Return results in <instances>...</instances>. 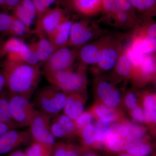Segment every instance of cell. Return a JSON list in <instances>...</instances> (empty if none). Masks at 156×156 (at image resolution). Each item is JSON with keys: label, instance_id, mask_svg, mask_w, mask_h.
<instances>
[{"label": "cell", "instance_id": "8fae6325", "mask_svg": "<svg viewBox=\"0 0 156 156\" xmlns=\"http://www.w3.org/2000/svg\"><path fill=\"white\" fill-rule=\"evenodd\" d=\"M32 139L29 130L10 129L0 136V156L9 153L15 148Z\"/></svg>", "mask_w": 156, "mask_h": 156}, {"label": "cell", "instance_id": "d590c367", "mask_svg": "<svg viewBox=\"0 0 156 156\" xmlns=\"http://www.w3.org/2000/svg\"><path fill=\"white\" fill-rule=\"evenodd\" d=\"M82 137L84 142L87 145H91L96 141L95 128L92 125H89L83 130Z\"/></svg>", "mask_w": 156, "mask_h": 156}, {"label": "cell", "instance_id": "7402d4cb", "mask_svg": "<svg viewBox=\"0 0 156 156\" xmlns=\"http://www.w3.org/2000/svg\"><path fill=\"white\" fill-rule=\"evenodd\" d=\"M0 123L8 124L14 128H19L12 119L8 96L3 93L0 95Z\"/></svg>", "mask_w": 156, "mask_h": 156}, {"label": "cell", "instance_id": "4fadbf2b", "mask_svg": "<svg viewBox=\"0 0 156 156\" xmlns=\"http://www.w3.org/2000/svg\"><path fill=\"white\" fill-rule=\"evenodd\" d=\"M104 18L112 26L122 29L136 28L140 22L135 12L119 11L104 16Z\"/></svg>", "mask_w": 156, "mask_h": 156}, {"label": "cell", "instance_id": "8d00e7d4", "mask_svg": "<svg viewBox=\"0 0 156 156\" xmlns=\"http://www.w3.org/2000/svg\"><path fill=\"white\" fill-rule=\"evenodd\" d=\"M128 129L131 133L132 139L134 140H140L144 136L145 131L143 128L134 124L129 123L128 125Z\"/></svg>", "mask_w": 156, "mask_h": 156}, {"label": "cell", "instance_id": "5bb4252c", "mask_svg": "<svg viewBox=\"0 0 156 156\" xmlns=\"http://www.w3.org/2000/svg\"><path fill=\"white\" fill-rule=\"evenodd\" d=\"M72 23L67 18L47 36L54 50L67 46Z\"/></svg>", "mask_w": 156, "mask_h": 156}, {"label": "cell", "instance_id": "e575fe53", "mask_svg": "<svg viewBox=\"0 0 156 156\" xmlns=\"http://www.w3.org/2000/svg\"><path fill=\"white\" fill-rule=\"evenodd\" d=\"M53 151V156H79L78 153L72 148L61 144H56Z\"/></svg>", "mask_w": 156, "mask_h": 156}, {"label": "cell", "instance_id": "836d02e7", "mask_svg": "<svg viewBox=\"0 0 156 156\" xmlns=\"http://www.w3.org/2000/svg\"><path fill=\"white\" fill-rule=\"evenodd\" d=\"M96 115L101 118L107 119L110 122H113L116 119L117 115L111 108L106 105H99L95 110Z\"/></svg>", "mask_w": 156, "mask_h": 156}, {"label": "cell", "instance_id": "7dc6e473", "mask_svg": "<svg viewBox=\"0 0 156 156\" xmlns=\"http://www.w3.org/2000/svg\"><path fill=\"white\" fill-rule=\"evenodd\" d=\"M5 40L3 37L0 36V58L4 56L3 53V45L5 42Z\"/></svg>", "mask_w": 156, "mask_h": 156}, {"label": "cell", "instance_id": "2e32d148", "mask_svg": "<svg viewBox=\"0 0 156 156\" xmlns=\"http://www.w3.org/2000/svg\"><path fill=\"white\" fill-rule=\"evenodd\" d=\"M97 92L107 106L112 108L119 103V92L109 82L104 81L99 83L97 86Z\"/></svg>", "mask_w": 156, "mask_h": 156}, {"label": "cell", "instance_id": "44dd1931", "mask_svg": "<svg viewBox=\"0 0 156 156\" xmlns=\"http://www.w3.org/2000/svg\"><path fill=\"white\" fill-rule=\"evenodd\" d=\"M135 10L145 17H152L156 14V0H128Z\"/></svg>", "mask_w": 156, "mask_h": 156}, {"label": "cell", "instance_id": "4316f807", "mask_svg": "<svg viewBox=\"0 0 156 156\" xmlns=\"http://www.w3.org/2000/svg\"><path fill=\"white\" fill-rule=\"evenodd\" d=\"M144 118L147 122H156V100L153 95H148L144 102Z\"/></svg>", "mask_w": 156, "mask_h": 156}, {"label": "cell", "instance_id": "f907efd6", "mask_svg": "<svg viewBox=\"0 0 156 156\" xmlns=\"http://www.w3.org/2000/svg\"><path fill=\"white\" fill-rule=\"evenodd\" d=\"M84 156H97L95 154L92 153H88L86 154Z\"/></svg>", "mask_w": 156, "mask_h": 156}, {"label": "cell", "instance_id": "d4e9b609", "mask_svg": "<svg viewBox=\"0 0 156 156\" xmlns=\"http://www.w3.org/2000/svg\"><path fill=\"white\" fill-rule=\"evenodd\" d=\"M30 29L13 15L12 23L9 36L21 39L25 37L30 33Z\"/></svg>", "mask_w": 156, "mask_h": 156}, {"label": "cell", "instance_id": "c3c4849f", "mask_svg": "<svg viewBox=\"0 0 156 156\" xmlns=\"http://www.w3.org/2000/svg\"><path fill=\"white\" fill-rule=\"evenodd\" d=\"M58 4L64 6H68L69 0H57Z\"/></svg>", "mask_w": 156, "mask_h": 156}, {"label": "cell", "instance_id": "f35d334b", "mask_svg": "<svg viewBox=\"0 0 156 156\" xmlns=\"http://www.w3.org/2000/svg\"><path fill=\"white\" fill-rule=\"evenodd\" d=\"M20 4L26 11L28 12L31 17L35 19L37 17V12L35 7L32 0H21Z\"/></svg>", "mask_w": 156, "mask_h": 156}, {"label": "cell", "instance_id": "5b68a950", "mask_svg": "<svg viewBox=\"0 0 156 156\" xmlns=\"http://www.w3.org/2000/svg\"><path fill=\"white\" fill-rule=\"evenodd\" d=\"M8 96L12 119L19 128L29 127L36 112L33 102L21 95L10 94Z\"/></svg>", "mask_w": 156, "mask_h": 156}, {"label": "cell", "instance_id": "277c9868", "mask_svg": "<svg viewBox=\"0 0 156 156\" xmlns=\"http://www.w3.org/2000/svg\"><path fill=\"white\" fill-rule=\"evenodd\" d=\"M102 31L99 26L89 20L73 22L67 46L78 48L99 37Z\"/></svg>", "mask_w": 156, "mask_h": 156}, {"label": "cell", "instance_id": "7a4b0ae2", "mask_svg": "<svg viewBox=\"0 0 156 156\" xmlns=\"http://www.w3.org/2000/svg\"><path fill=\"white\" fill-rule=\"evenodd\" d=\"M34 93L33 103L35 108L51 118L64 108L66 95L53 85L41 87Z\"/></svg>", "mask_w": 156, "mask_h": 156}, {"label": "cell", "instance_id": "9a60e30c", "mask_svg": "<svg viewBox=\"0 0 156 156\" xmlns=\"http://www.w3.org/2000/svg\"><path fill=\"white\" fill-rule=\"evenodd\" d=\"M103 0H69L68 5L79 14L91 17L101 13Z\"/></svg>", "mask_w": 156, "mask_h": 156}, {"label": "cell", "instance_id": "d6a6232c", "mask_svg": "<svg viewBox=\"0 0 156 156\" xmlns=\"http://www.w3.org/2000/svg\"><path fill=\"white\" fill-rule=\"evenodd\" d=\"M92 122V117L91 114L88 112H84L81 114L75 121L76 131H81L87 127L91 125Z\"/></svg>", "mask_w": 156, "mask_h": 156}, {"label": "cell", "instance_id": "603a6c76", "mask_svg": "<svg viewBox=\"0 0 156 156\" xmlns=\"http://www.w3.org/2000/svg\"><path fill=\"white\" fill-rule=\"evenodd\" d=\"M115 67L116 72L122 76L130 75L133 71V66L126 53V48L118 58Z\"/></svg>", "mask_w": 156, "mask_h": 156}, {"label": "cell", "instance_id": "9c48e42d", "mask_svg": "<svg viewBox=\"0 0 156 156\" xmlns=\"http://www.w3.org/2000/svg\"><path fill=\"white\" fill-rule=\"evenodd\" d=\"M124 48L122 40L107 36L100 60L97 64L101 69L109 70L114 67Z\"/></svg>", "mask_w": 156, "mask_h": 156}, {"label": "cell", "instance_id": "e0dca14e", "mask_svg": "<svg viewBox=\"0 0 156 156\" xmlns=\"http://www.w3.org/2000/svg\"><path fill=\"white\" fill-rule=\"evenodd\" d=\"M70 94L66 96V101L63 110L64 114L74 121L83 113L84 105L81 96L77 92Z\"/></svg>", "mask_w": 156, "mask_h": 156}, {"label": "cell", "instance_id": "ee69618b", "mask_svg": "<svg viewBox=\"0 0 156 156\" xmlns=\"http://www.w3.org/2000/svg\"><path fill=\"white\" fill-rule=\"evenodd\" d=\"M6 88V82L5 75L2 68L0 69V95L4 92Z\"/></svg>", "mask_w": 156, "mask_h": 156}, {"label": "cell", "instance_id": "d6986e66", "mask_svg": "<svg viewBox=\"0 0 156 156\" xmlns=\"http://www.w3.org/2000/svg\"><path fill=\"white\" fill-rule=\"evenodd\" d=\"M135 11L128 0H103L101 13L105 16L119 11Z\"/></svg>", "mask_w": 156, "mask_h": 156}, {"label": "cell", "instance_id": "ba28073f", "mask_svg": "<svg viewBox=\"0 0 156 156\" xmlns=\"http://www.w3.org/2000/svg\"><path fill=\"white\" fill-rule=\"evenodd\" d=\"M105 140L109 148L116 152L127 150L133 142L129 129L120 124L109 127Z\"/></svg>", "mask_w": 156, "mask_h": 156}, {"label": "cell", "instance_id": "7bdbcfd3", "mask_svg": "<svg viewBox=\"0 0 156 156\" xmlns=\"http://www.w3.org/2000/svg\"><path fill=\"white\" fill-rule=\"evenodd\" d=\"M41 5L47 9H50V7L54 3H58L57 0H32Z\"/></svg>", "mask_w": 156, "mask_h": 156}, {"label": "cell", "instance_id": "74e56055", "mask_svg": "<svg viewBox=\"0 0 156 156\" xmlns=\"http://www.w3.org/2000/svg\"><path fill=\"white\" fill-rule=\"evenodd\" d=\"M50 131L53 136L55 137L60 138L68 136L67 134L62 130L58 123L54 120H53V122H51Z\"/></svg>", "mask_w": 156, "mask_h": 156}, {"label": "cell", "instance_id": "6da1fadb", "mask_svg": "<svg viewBox=\"0 0 156 156\" xmlns=\"http://www.w3.org/2000/svg\"><path fill=\"white\" fill-rule=\"evenodd\" d=\"M40 67L6 59L2 64V69L9 93L30 100L41 80L42 72Z\"/></svg>", "mask_w": 156, "mask_h": 156}, {"label": "cell", "instance_id": "816d5d0a", "mask_svg": "<svg viewBox=\"0 0 156 156\" xmlns=\"http://www.w3.org/2000/svg\"><path fill=\"white\" fill-rule=\"evenodd\" d=\"M120 156H134L133 155H132L131 154H121Z\"/></svg>", "mask_w": 156, "mask_h": 156}, {"label": "cell", "instance_id": "4dcf8cb0", "mask_svg": "<svg viewBox=\"0 0 156 156\" xmlns=\"http://www.w3.org/2000/svg\"><path fill=\"white\" fill-rule=\"evenodd\" d=\"M13 19V15L7 11H0V36H9Z\"/></svg>", "mask_w": 156, "mask_h": 156}, {"label": "cell", "instance_id": "52a82bcc", "mask_svg": "<svg viewBox=\"0 0 156 156\" xmlns=\"http://www.w3.org/2000/svg\"><path fill=\"white\" fill-rule=\"evenodd\" d=\"M51 118L50 116L36 110L28 130L34 141L53 146L55 144V137L50 131Z\"/></svg>", "mask_w": 156, "mask_h": 156}, {"label": "cell", "instance_id": "1f68e13d", "mask_svg": "<svg viewBox=\"0 0 156 156\" xmlns=\"http://www.w3.org/2000/svg\"><path fill=\"white\" fill-rule=\"evenodd\" d=\"M12 11L14 13L13 15L14 17L23 23L29 28L30 29L34 19L31 17L28 12L21 5L20 3Z\"/></svg>", "mask_w": 156, "mask_h": 156}, {"label": "cell", "instance_id": "f1b7e54d", "mask_svg": "<svg viewBox=\"0 0 156 156\" xmlns=\"http://www.w3.org/2000/svg\"><path fill=\"white\" fill-rule=\"evenodd\" d=\"M110 122L108 119L105 118H101L98 121L95 127L96 141L101 143L105 141Z\"/></svg>", "mask_w": 156, "mask_h": 156}, {"label": "cell", "instance_id": "bcb514c9", "mask_svg": "<svg viewBox=\"0 0 156 156\" xmlns=\"http://www.w3.org/2000/svg\"><path fill=\"white\" fill-rule=\"evenodd\" d=\"M8 156H27L25 152L21 151H16L12 152Z\"/></svg>", "mask_w": 156, "mask_h": 156}, {"label": "cell", "instance_id": "b9f144b4", "mask_svg": "<svg viewBox=\"0 0 156 156\" xmlns=\"http://www.w3.org/2000/svg\"><path fill=\"white\" fill-rule=\"evenodd\" d=\"M126 103L128 108L133 109L136 107L137 102L136 98L133 93H130L127 95L126 98Z\"/></svg>", "mask_w": 156, "mask_h": 156}, {"label": "cell", "instance_id": "484cf974", "mask_svg": "<svg viewBox=\"0 0 156 156\" xmlns=\"http://www.w3.org/2000/svg\"><path fill=\"white\" fill-rule=\"evenodd\" d=\"M137 71L145 76L154 75L156 71L155 53L145 55L142 64Z\"/></svg>", "mask_w": 156, "mask_h": 156}, {"label": "cell", "instance_id": "60d3db41", "mask_svg": "<svg viewBox=\"0 0 156 156\" xmlns=\"http://www.w3.org/2000/svg\"><path fill=\"white\" fill-rule=\"evenodd\" d=\"M21 0H6L1 9L7 11L13 10L20 3Z\"/></svg>", "mask_w": 156, "mask_h": 156}, {"label": "cell", "instance_id": "8992f818", "mask_svg": "<svg viewBox=\"0 0 156 156\" xmlns=\"http://www.w3.org/2000/svg\"><path fill=\"white\" fill-rule=\"evenodd\" d=\"M77 57V48L64 47L54 50L43 65L42 73L72 69Z\"/></svg>", "mask_w": 156, "mask_h": 156}, {"label": "cell", "instance_id": "cb8c5ba5", "mask_svg": "<svg viewBox=\"0 0 156 156\" xmlns=\"http://www.w3.org/2000/svg\"><path fill=\"white\" fill-rule=\"evenodd\" d=\"M53 146L34 141L26 151L25 153L27 156H51Z\"/></svg>", "mask_w": 156, "mask_h": 156}, {"label": "cell", "instance_id": "7c38bea8", "mask_svg": "<svg viewBox=\"0 0 156 156\" xmlns=\"http://www.w3.org/2000/svg\"><path fill=\"white\" fill-rule=\"evenodd\" d=\"M107 36L101 37L77 49V57L83 65H97L100 61Z\"/></svg>", "mask_w": 156, "mask_h": 156}, {"label": "cell", "instance_id": "f546056e", "mask_svg": "<svg viewBox=\"0 0 156 156\" xmlns=\"http://www.w3.org/2000/svg\"><path fill=\"white\" fill-rule=\"evenodd\" d=\"M54 120L58 123L62 130L68 135L73 134L76 132L74 121L66 115L64 114L56 116Z\"/></svg>", "mask_w": 156, "mask_h": 156}, {"label": "cell", "instance_id": "f6af8a7d", "mask_svg": "<svg viewBox=\"0 0 156 156\" xmlns=\"http://www.w3.org/2000/svg\"><path fill=\"white\" fill-rule=\"evenodd\" d=\"M13 128H14L8 124L0 123V136L6 131H9L10 129H13Z\"/></svg>", "mask_w": 156, "mask_h": 156}, {"label": "cell", "instance_id": "ac0fdd59", "mask_svg": "<svg viewBox=\"0 0 156 156\" xmlns=\"http://www.w3.org/2000/svg\"><path fill=\"white\" fill-rule=\"evenodd\" d=\"M28 46L30 49L36 53L42 66L54 51L48 37L45 36L40 37L38 41Z\"/></svg>", "mask_w": 156, "mask_h": 156}, {"label": "cell", "instance_id": "681fc988", "mask_svg": "<svg viewBox=\"0 0 156 156\" xmlns=\"http://www.w3.org/2000/svg\"><path fill=\"white\" fill-rule=\"evenodd\" d=\"M6 0H0V9L2 7L4 3L6 2Z\"/></svg>", "mask_w": 156, "mask_h": 156}, {"label": "cell", "instance_id": "ffe728a7", "mask_svg": "<svg viewBox=\"0 0 156 156\" xmlns=\"http://www.w3.org/2000/svg\"><path fill=\"white\" fill-rule=\"evenodd\" d=\"M2 50L5 56L10 53L27 52L29 50V48L22 39L11 37L4 42Z\"/></svg>", "mask_w": 156, "mask_h": 156}, {"label": "cell", "instance_id": "83f0119b", "mask_svg": "<svg viewBox=\"0 0 156 156\" xmlns=\"http://www.w3.org/2000/svg\"><path fill=\"white\" fill-rule=\"evenodd\" d=\"M127 150L130 154L134 156H147L151 152L150 147L140 140L132 142Z\"/></svg>", "mask_w": 156, "mask_h": 156}, {"label": "cell", "instance_id": "ab89813d", "mask_svg": "<svg viewBox=\"0 0 156 156\" xmlns=\"http://www.w3.org/2000/svg\"><path fill=\"white\" fill-rule=\"evenodd\" d=\"M132 116L134 120L140 122H144V111L141 107L134 108L132 112Z\"/></svg>", "mask_w": 156, "mask_h": 156}, {"label": "cell", "instance_id": "30bf717a", "mask_svg": "<svg viewBox=\"0 0 156 156\" xmlns=\"http://www.w3.org/2000/svg\"><path fill=\"white\" fill-rule=\"evenodd\" d=\"M67 18L64 10L60 7L49 9L37 19V34L39 37H47Z\"/></svg>", "mask_w": 156, "mask_h": 156}, {"label": "cell", "instance_id": "3957f363", "mask_svg": "<svg viewBox=\"0 0 156 156\" xmlns=\"http://www.w3.org/2000/svg\"><path fill=\"white\" fill-rule=\"evenodd\" d=\"M80 67L77 71L72 69L44 74L47 80L64 93H74L82 90L85 87L86 79Z\"/></svg>", "mask_w": 156, "mask_h": 156}]
</instances>
